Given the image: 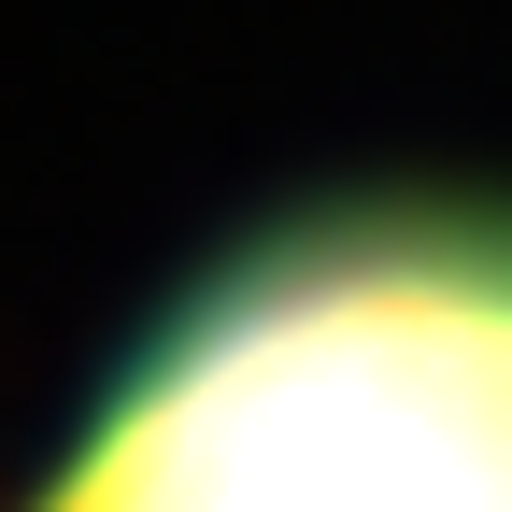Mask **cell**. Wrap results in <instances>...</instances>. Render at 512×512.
Returning a JSON list of instances; mask_svg holds the SVG:
<instances>
[{
  "mask_svg": "<svg viewBox=\"0 0 512 512\" xmlns=\"http://www.w3.org/2000/svg\"><path fill=\"white\" fill-rule=\"evenodd\" d=\"M43 512H512V214H342L242 256Z\"/></svg>",
  "mask_w": 512,
  "mask_h": 512,
  "instance_id": "1",
  "label": "cell"
}]
</instances>
